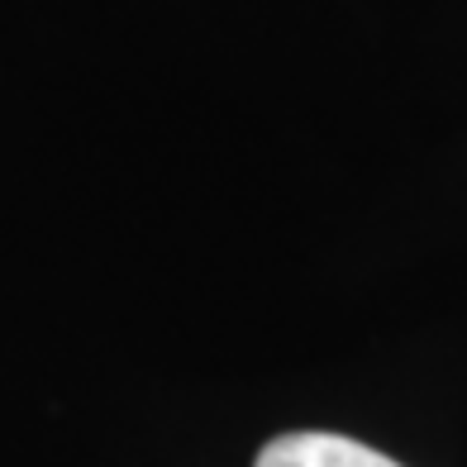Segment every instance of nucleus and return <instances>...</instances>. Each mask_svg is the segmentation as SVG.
<instances>
[{
    "label": "nucleus",
    "mask_w": 467,
    "mask_h": 467,
    "mask_svg": "<svg viewBox=\"0 0 467 467\" xmlns=\"http://www.w3.org/2000/svg\"><path fill=\"white\" fill-rule=\"evenodd\" d=\"M253 467H400V462L368 449V443H358V439H344V434L301 430V434L272 439Z\"/></svg>",
    "instance_id": "nucleus-1"
}]
</instances>
